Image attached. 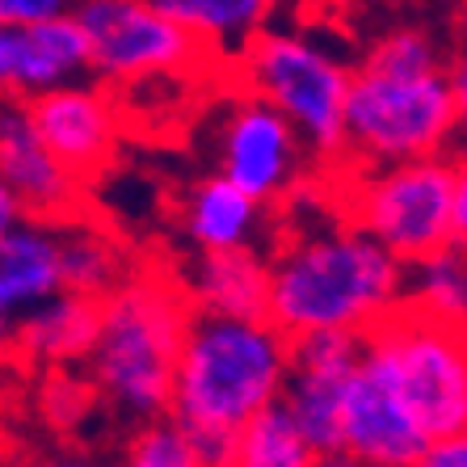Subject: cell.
Listing matches in <instances>:
<instances>
[{"mask_svg": "<svg viewBox=\"0 0 467 467\" xmlns=\"http://www.w3.org/2000/svg\"><path fill=\"white\" fill-rule=\"evenodd\" d=\"M64 291L59 274V223L26 215L0 236V320L9 325L26 307Z\"/></svg>", "mask_w": 467, "mask_h": 467, "instance_id": "cell-17", "label": "cell"}, {"mask_svg": "<svg viewBox=\"0 0 467 467\" xmlns=\"http://www.w3.org/2000/svg\"><path fill=\"white\" fill-rule=\"evenodd\" d=\"M182 278L164 270H127L98 299V333L85 354V379L122 421L169 413L173 367L190 325Z\"/></svg>", "mask_w": 467, "mask_h": 467, "instance_id": "cell-3", "label": "cell"}, {"mask_svg": "<svg viewBox=\"0 0 467 467\" xmlns=\"http://www.w3.org/2000/svg\"><path fill=\"white\" fill-rule=\"evenodd\" d=\"M446 85H451V101L459 114V135H467V43L446 55Z\"/></svg>", "mask_w": 467, "mask_h": 467, "instance_id": "cell-27", "label": "cell"}, {"mask_svg": "<svg viewBox=\"0 0 467 467\" xmlns=\"http://www.w3.org/2000/svg\"><path fill=\"white\" fill-rule=\"evenodd\" d=\"M362 346L400 391L409 413L430 438L467 430V325L400 304L388 320L362 333Z\"/></svg>", "mask_w": 467, "mask_h": 467, "instance_id": "cell-6", "label": "cell"}, {"mask_svg": "<svg viewBox=\"0 0 467 467\" xmlns=\"http://www.w3.org/2000/svg\"><path fill=\"white\" fill-rule=\"evenodd\" d=\"M5 467H114L101 455H88V451H38V455L13 459Z\"/></svg>", "mask_w": 467, "mask_h": 467, "instance_id": "cell-28", "label": "cell"}, {"mask_svg": "<svg viewBox=\"0 0 467 467\" xmlns=\"http://www.w3.org/2000/svg\"><path fill=\"white\" fill-rule=\"evenodd\" d=\"M358 333H312L291 341L283 409L328 463H341V400H346L349 375L358 370Z\"/></svg>", "mask_w": 467, "mask_h": 467, "instance_id": "cell-11", "label": "cell"}, {"mask_svg": "<svg viewBox=\"0 0 467 467\" xmlns=\"http://www.w3.org/2000/svg\"><path fill=\"white\" fill-rule=\"evenodd\" d=\"M130 270L127 253L106 228L85 223V219H64L59 223V274H64V291L101 299L109 286Z\"/></svg>", "mask_w": 467, "mask_h": 467, "instance_id": "cell-20", "label": "cell"}, {"mask_svg": "<svg viewBox=\"0 0 467 467\" xmlns=\"http://www.w3.org/2000/svg\"><path fill=\"white\" fill-rule=\"evenodd\" d=\"M26 219V211H22V202H17V194H13L9 185H5V177H0V236L9 228H17Z\"/></svg>", "mask_w": 467, "mask_h": 467, "instance_id": "cell-30", "label": "cell"}, {"mask_svg": "<svg viewBox=\"0 0 467 467\" xmlns=\"http://www.w3.org/2000/svg\"><path fill=\"white\" fill-rule=\"evenodd\" d=\"M337 207L404 265L451 244L455 161L446 152L400 164H367L346 177Z\"/></svg>", "mask_w": 467, "mask_h": 467, "instance_id": "cell-7", "label": "cell"}, {"mask_svg": "<svg viewBox=\"0 0 467 467\" xmlns=\"http://www.w3.org/2000/svg\"><path fill=\"white\" fill-rule=\"evenodd\" d=\"M451 244L467 253V156L455 161V211H451Z\"/></svg>", "mask_w": 467, "mask_h": 467, "instance_id": "cell-29", "label": "cell"}, {"mask_svg": "<svg viewBox=\"0 0 467 467\" xmlns=\"http://www.w3.org/2000/svg\"><path fill=\"white\" fill-rule=\"evenodd\" d=\"M114 467H202V463H198L185 430L164 413L152 417V421H140V430L127 438Z\"/></svg>", "mask_w": 467, "mask_h": 467, "instance_id": "cell-23", "label": "cell"}, {"mask_svg": "<svg viewBox=\"0 0 467 467\" xmlns=\"http://www.w3.org/2000/svg\"><path fill=\"white\" fill-rule=\"evenodd\" d=\"M72 13L88 47V77L101 85H173L207 59L152 0H77Z\"/></svg>", "mask_w": 467, "mask_h": 467, "instance_id": "cell-8", "label": "cell"}, {"mask_svg": "<svg viewBox=\"0 0 467 467\" xmlns=\"http://www.w3.org/2000/svg\"><path fill=\"white\" fill-rule=\"evenodd\" d=\"M291 337L270 316L190 312L173 367L169 417L185 434H236L283 400Z\"/></svg>", "mask_w": 467, "mask_h": 467, "instance_id": "cell-4", "label": "cell"}, {"mask_svg": "<svg viewBox=\"0 0 467 467\" xmlns=\"http://www.w3.org/2000/svg\"><path fill=\"white\" fill-rule=\"evenodd\" d=\"M0 177L30 219L64 223L80 211L85 182L43 143L26 101L0 98Z\"/></svg>", "mask_w": 467, "mask_h": 467, "instance_id": "cell-13", "label": "cell"}, {"mask_svg": "<svg viewBox=\"0 0 467 467\" xmlns=\"http://www.w3.org/2000/svg\"><path fill=\"white\" fill-rule=\"evenodd\" d=\"M85 77L88 47L77 13H59V17L26 26H0V98L34 101Z\"/></svg>", "mask_w": 467, "mask_h": 467, "instance_id": "cell-14", "label": "cell"}, {"mask_svg": "<svg viewBox=\"0 0 467 467\" xmlns=\"http://www.w3.org/2000/svg\"><path fill=\"white\" fill-rule=\"evenodd\" d=\"M177 228L190 253L261 249V240L274 236V215L265 202L244 194L228 177L207 173L185 190L177 207Z\"/></svg>", "mask_w": 467, "mask_h": 467, "instance_id": "cell-15", "label": "cell"}, {"mask_svg": "<svg viewBox=\"0 0 467 467\" xmlns=\"http://www.w3.org/2000/svg\"><path fill=\"white\" fill-rule=\"evenodd\" d=\"M152 5L207 55H232V59L265 26H274V9H278V0H152Z\"/></svg>", "mask_w": 467, "mask_h": 467, "instance_id": "cell-19", "label": "cell"}, {"mask_svg": "<svg viewBox=\"0 0 467 467\" xmlns=\"http://www.w3.org/2000/svg\"><path fill=\"white\" fill-rule=\"evenodd\" d=\"M291 228L265 253V316L291 341L312 333H370L404 304V261L341 207L304 211L299 194L283 202Z\"/></svg>", "mask_w": 467, "mask_h": 467, "instance_id": "cell-1", "label": "cell"}, {"mask_svg": "<svg viewBox=\"0 0 467 467\" xmlns=\"http://www.w3.org/2000/svg\"><path fill=\"white\" fill-rule=\"evenodd\" d=\"M185 299L198 312L215 316H265L270 265L261 249L232 253H194L190 274L182 278Z\"/></svg>", "mask_w": 467, "mask_h": 467, "instance_id": "cell-18", "label": "cell"}, {"mask_svg": "<svg viewBox=\"0 0 467 467\" xmlns=\"http://www.w3.org/2000/svg\"><path fill=\"white\" fill-rule=\"evenodd\" d=\"M459 135V114L446 85V51L425 26H391L354 64L346 98L341 161L400 164L438 156Z\"/></svg>", "mask_w": 467, "mask_h": 467, "instance_id": "cell-2", "label": "cell"}, {"mask_svg": "<svg viewBox=\"0 0 467 467\" xmlns=\"http://www.w3.org/2000/svg\"><path fill=\"white\" fill-rule=\"evenodd\" d=\"M93 333H98V299L55 291L51 299L9 320V354L34 370H72L85 362Z\"/></svg>", "mask_w": 467, "mask_h": 467, "instance_id": "cell-16", "label": "cell"}, {"mask_svg": "<svg viewBox=\"0 0 467 467\" xmlns=\"http://www.w3.org/2000/svg\"><path fill=\"white\" fill-rule=\"evenodd\" d=\"M77 0H0V26H26V22H47L59 13H72Z\"/></svg>", "mask_w": 467, "mask_h": 467, "instance_id": "cell-25", "label": "cell"}, {"mask_svg": "<svg viewBox=\"0 0 467 467\" xmlns=\"http://www.w3.org/2000/svg\"><path fill=\"white\" fill-rule=\"evenodd\" d=\"M5 354H9V325L0 320V358H5Z\"/></svg>", "mask_w": 467, "mask_h": 467, "instance_id": "cell-31", "label": "cell"}, {"mask_svg": "<svg viewBox=\"0 0 467 467\" xmlns=\"http://www.w3.org/2000/svg\"><path fill=\"white\" fill-rule=\"evenodd\" d=\"M211 156L219 177H228L265 207H283L307 190L316 161L299 130L249 88L219 109L211 127Z\"/></svg>", "mask_w": 467, "mask_h": 467, "instance_id": "cell-9", "label": "cell"}, {"mask_svg": "<svg viewBox=\"0 0 467 467\" xmlns=\"http://www.w3.org/2000/svg\"><path fill=\"white\" fill-rule=\"evenodd\" d=\"M417 467H467V430L430 438L421 459H417Z\"/></svg>", "mask_w": 467, "mask_h": 467, "instance_id": "cell-26", "label": "cell"}, {"mask_svg": "<svg viewBox=\"0 0 467 467\" xmlns=\"http://www.w3.org/2000/svg\"><path fill=\"white\" fill-rule=\"evenodd\" d=\"M232 467H333V463L307 442V434L295 425V417L278 400L236 430Z\"/></svg>", "mask_w": 467, "mask_h": 467, "instance_id": "cell-21", "label": "cell"}, {"mask_svg": "<svg viewBox=\"0 0 467 467\" xmlns=\"http://www.w3.org/2000/svg\"><path fill=\"white\" fill-rule=\"evenodd\" d=\"M51 379L43 388V409L59 430H77L80 421L88 417V409L98 404L88 379H77V375H67V370H47Z\"/></svg>", "mask_w": 467, "mask_h": 467, "instance_id": "cell-24", "label": "cell"}, {"mask_svg": "<svg viewBox=\"0 0 467 467\" xmlns=\"http://www.w3.org/2000/svg\"><path fill=\"white\" fill-rule=\"evenodd\" d=\"M26 106L43 143L64 161V169H72L80 182L106 173V164L122 143V106L106 85L85 77L51 88Z\"/></svg>", "mask_w": 467, "mask_h": 467, "instance_id": "cell-12", "label": "cell"}, {"mask_svg": "<svg viewBox=\"0 0 467 467\" xmlns=\"http://www.w3.org/2000/svg\"><path fill=\"white\" fill-rule=\"evenodd\" d=\"M430 434L421 430L388 370L362 346L358 370L346 383L341 400V463L349 467H417Z\"/></svg>", "mask_w": 467, "mask_h": 467, "instance_id": "cell-10", "label": "cell"}, {"mask_svg": "<svg viewBox=\"0 0 467 467\" xmlns=\"http://www.w3.org/2000/svg\"><path fill=\"white\" fill-rule=\"evenodd\" d=\"M404 304L425 316L467 325V253L459 244L425 253L404 265Z\"/></svg>", "mask_w": 467, "mask_h": 467, "instance_id": "cell-22", "label": "cell"}, {"mask_svg": "<svg viewBox=\"0 0 467 467\" xmlns=\"http://www.w3.org/2000/svg\"><path fill=\"white\" fill-rule=\"evenodd\" d=\"M236 64L244 88L299 130L316 161H341L354 64L337 47L299 26H265L236 55Z\"/></svg>", "mask_w": 467, "mask_h": 467, "instance_id": "cell-5", "label": "cell"}]
</instances>
